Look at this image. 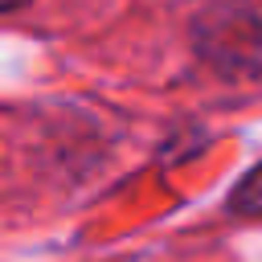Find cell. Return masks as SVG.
<instances>
[{"mask_svg":"<svg viewBox=\"0 0 262 262\" xmlns=\"http://www.w3.org/2000/svg\"><path fill=\"white\" fill-rule=\"evenodd\" d=\"M229 213H237V217H262V164H254L237 180V188L229 192Z\"/></svg>","mask_w":262,"mask_h":262,"instance_id":"1","label":"cell"},{"mask_svg":"<svg viewBox=\"0 0 262 262\" xmlns=\"http://www.w3.org/2000/svg\"><path fill=\"white\" fill-rule=\"evenodd\" d=\"M20 4H29V0H4V8L12 12V8H20Z\"/></svg>","mask_w":262,"mask_h":262,"instance_id":"2","label":"cell"}]
</instances>
